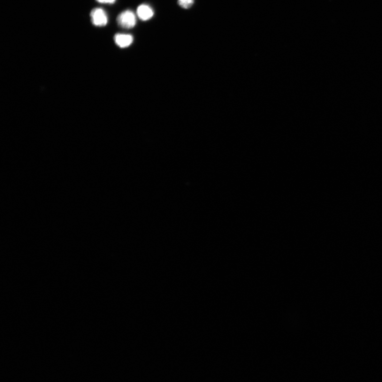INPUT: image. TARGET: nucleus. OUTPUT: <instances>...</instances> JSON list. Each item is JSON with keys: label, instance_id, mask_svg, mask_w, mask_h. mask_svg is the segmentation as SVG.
<instances>
[{"label": "nucleus", "instance_id": "6", "mask_svg": "<svg viewBox=\"0 0 382 382\" xmlns=\"http://www.w3.org/2000/svg\"><path fill=\"white\" fill-rule=\"evenodd\" d=\"M96 1L101 3L113 4L116 2V0H96Z\"/></svg>", "mask_w": 382, "mask_h": 382}, {"label": "nucleus", "instance_id": "1", "mask_svg": "<svg viewBox=\"0 0 382 382\" xmlns=\"http://www.w3.org/2000/svg\"><path fill=\"white\" fill-rule=\"evenodd\" d=\"M119 25L125 29L133 28L136 24V17L130 10H126L121 13L117 18Z\"/></svg>", "mask_w": 382, "mask_h": 382}, {"label": "nucleus", "instance_id": "4", "mask_svg": "<svg viewBox=\"0 0 382 382\" xmlns=\"http://www.w3.org/2000/svg\"><path fill=\"white\" fill-rule=\"evenodd\" d=\"M137 15L143 21H147L154 16V11L146 4L140 5L137 9Z\"/></svg>", "mask_w": 382, "mask_h": 382}, {"label": "nucleus", "instance_id": "2", "mask_svg": "<svg viewBox=\"0 0 382 382\" xmlns=\"http://www.w3.org/2000/svg\"><path fill=\"white\" fill-rule=\"evenodd\" d=\"M91 21L94 25L97 27L105 26L108 24V17L106 12L102 8L94 9L90 13Z\"/></svg>", "mask_w": 382, "mask_h": 382}, {"label": "nucleus", "instance_id": "5", "mask_svg": "<svg viewBox=\"0 0 382 382\" xmlns=\"http://www.w3.org/2000/svg\"><path fill=\"white\" fill-rule=\"evenodd\" d=\"M194 0H179L178 3L180 6L184 9H189L192 6Z\"/></svg>", "mask_w": 382, "mask_h": 382}, {"label": "nucleus", "instance_id": "3", "mask_svg": "<svg viewBox=\"0 0 382 382\" xmlns=\"http://www.w3.org/2000/svg\"><path fill=\"white\" fill-rule=\"evenodd\" d=\"M114 41L119 47L125 48L131 45L133 38L131 35L118 34L115 36Z\"/></svg>", "mask_w": 382, "mask_h": 382}]
</instances>
